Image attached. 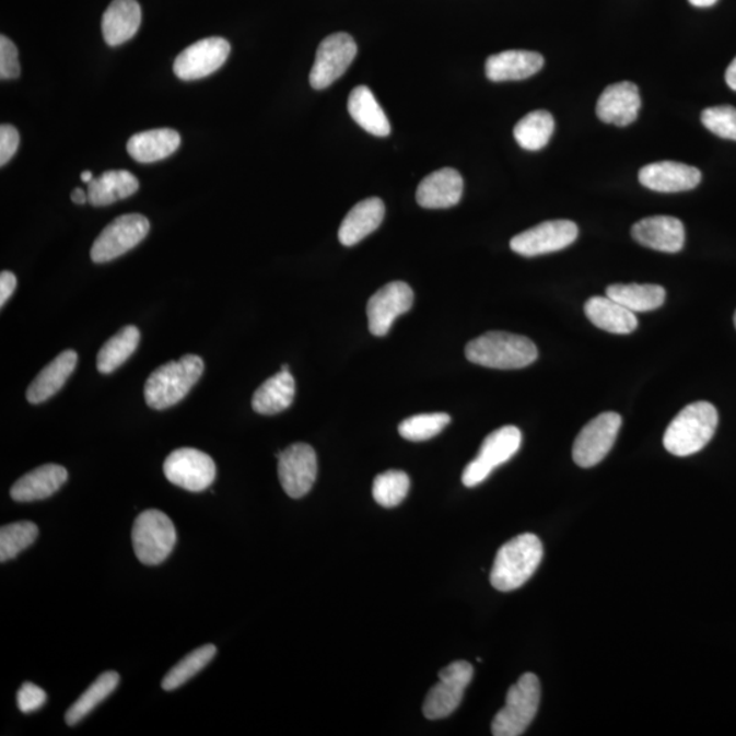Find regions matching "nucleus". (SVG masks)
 I'll return each mask as SVG.
<instances>
[{
	"label": "nucleus",
	"instance_id": "nucleus-24",
	"mask_svg": "<svg viewBox=\"0 0 736 736\" xmlns=\"http://www.w3.org/2000/svg\"><path fill=\"white\" fill-rule=\"evenodd\" d=\"M141 19V5L137 0H114L103 15L105 43L110 47H118L129 42L140 30Z\"/></svg>",
	"mask_w": 736,
	"mask_h": 736
},
{
	"label": "nucleus",
	"instance_id": "nucleus-15",
	"mask_svg": "<svg viewBox=\"0 0 736 736\" xmlns=\"http://www.w3.org/2000/svg\"><path fill=\"white\" fill-rule=\"evenodd\" d=\"M231 44L223 37L202 38L178 55L174 62V73L182 81L205 79L226 62Z\"/></svg>",
	"mask_w": 736,
	"mask_h": 736
},
{
	"label": "nucleus",
	"instance_id": "nucleus-33",
	"mask_svg": "<svg viewBox=\"0 0 736 736\" xmlns=\"http://www.w3.org/2000/svg\"><path fill=\"white\" fill-rule=\"evenodd\" d=\"M556 120L549 110H534L514 127V138L525 151H540L551 140Z\"/></svg>",
	"mask_w": 736,
	"mask_h": 736
},
{
	"label": "nucleus",
	"instance_id": "nucleus-23",
	"mask_svg": "<svg viewBox=\"0 0 736 736\" xmlns=\"http://www.w3.org/2000/svg\"><path fill=\"white\" fill-rule=\"evenodd\" d=\"M385 218V205L379 198H367L359 202L342 220L339 241L342 246L351 247L379 229Z\"/></svg>",
	"mask_w": 736,
	"mask_h": 736
},
{
	"label": "nucleus",
	"instance_id": "nucleus-19",
	"mask_svg": "<svg viewBox=\"0 0 736 736\" xmlns=\"http://www.w3.org/2000/svg\"><path fill=\"white\" fill-rule=\"evenodd\" d=\"M699 168L677 162H658L640 170V184L657 192H680L693 190L700 185Z\"/></svg>",
	"mask_w": 736,
	"mask_h": 736
},
{
	"label": "nucleus",
	"instance_id": "nucleus-28",
	"mask_svg": "<svg viewBox=\"0 0 736 736\" xmlns=\"http://www.w3.org/2000/svg\"><path fill=\"white\" fill-rule=\"evenodd\" d=\"M140 188L135 175L125 170L105 171L87 185V197L93 207H107L136 194Z\"/></svg>",
	"mask_w": 736,
	"mask_h": 736
},
{
	"label": "nucleus",
	"instance_id": "nucleus-47",
	"mask_svg": "<svg viewBox=\"0 0 736 736\" xmlns=\"http://www.w3.org/2000/svg\"><path fill=\"white\" fill-rule=\"evenodd\" d=\"M81 179L82 182H85L86 185H90L93 180V174L91 171H84V173L81 174Z\"/></svg>",
	"mask_w": 736,
	"mask_h": 736
},
{
	"label": "nucleus",
	"instance_id": "nucleus-1",
	"mask_svg": "<svg viewBox=\"0 0 736 736\" xmlns=\"http://www.w3.org/2000/svg\"><path fill=\"white\" fill-rule=\"evenodd\" d=\"M544 552V545L534 534L509 540L496 552L490 573L491 585L501 592L522 588L538 570Z\"/></svg>",
	"mask_w": 736,
	"mask_h": 736
},
{
	"label": "nucleus",
	"instance_id": "nucleus-27",
	"mask_svg": "<svg viewBox=\"0 0 736 736\" xmlns=\"http://www.w3.org/2000/svg\"><path fill=\"white\" fill-rule=\"evenodd\" d=\"M180 141L179 132L171 129L138 132L127 142V152L138 163H156L178 151Z\"/></svg>",
	"mask_w": 736,
	"mask_h": 736
},
{
	"label": "nucleus",
	"instance_id": "nucleus-40",
	"mask_svg": "<svg viewBox=\"0 0 736 736\" xmlns=\"http://www.w3.org/2000/svg\"><path fill=\"white\" fill-rule=\"evenodd\" d=\"M20 73L19 49L9 37H0V79L15 80Z\"/></svg>",
	"mask_w": 736,
	"mask_h": 736
},
{
	"label": "nucleus",
	"instance_id": "nucleus-45",
	"mask_svg": "<svg viewBox=\"0 0 736 736\" xmlns=\"http://www.w3.org/2000/svg\"><path fill=\"white\" fill-rule=\"evenodd\" d=\"M71 201L77 205H84L90 202V197H87V191L82 190V188L77 187L73 192H71Z\"/></svg>",
	"mask_w": 736,
	"mask_h": 736
},
{
	"label": "nucleus",
	"instance_id": "nucleus-12",
	"mask_svg": "<svg viewBox=\"0 0 736 736\" xmlns=\"http://www.w3.org/2000/svg\"><path fill=\"white\" fill-rule=\"evenodd\" d=\"M579 237V226L569 220L546 221L522 232L511 241V248L523 257H538L561 252Z\"/></svg>",
	"mask_w": 736,
	"mask_h": 736
},
{
	"label": "nucleus",
	"instance_id": "nucleus-35",
	"mask_svg": "<svg viewBox=\"0 0 736 736\" xmlns=\"http://www.w3.org/2000/svg\"><path fill=\"white\" fill-rule=\"evenodd\" d=\"M215 653H218V650H215V646L212 644L203 645L198 647V650L188 653L184 661L176 664V666L165 675L162 684L163 689L165 691H171L184 686L213 661Z\"/></svg>",
	"mask_w": 736,
	"mask_h": 736
},
{
	"label": "nucleus",
	"instance_id": "nucleus-21",
	"mask_svg": "<svg viewBox=\"0 0 736 736\" xmlns=\"http://www.w3.org/2000/svg\"><path fill=\"white\" fill-rule=\"evenodd\" d=\"M69 474L62 465L47 464L42 465L32 472L22 476L11 487L10 495L16 502H35L47 500V498L60 490Z\"/></svg>",
	"mask_w": 736,
	"mask_h": 736
},
{
	"label": "nucleus",
	"instance_id": "nucleus-39",
	"mask_svg": "<svg viewBox=\"0 0 736 736\" xmlns=\"http://www.w3.org/2000/svg\"><path fill=\"white\" fill-rule=\"evenodd\" d=\"M701 121L713 135L736 141V108L732 105H719L702 110Z\"/></svg>",
	"mask_w": 736,
	"mask_h": 736
},
{
	"label": "nucleus",
	"instance_id": "nucleus-29",
	"mask_svg": "<svg viewBox=\"0 0 736 736\" xmlns=\"http://www.w3.org/2000/svg\"><path fill=\"white\" fill-rule=\"evenodd\" d=\"M295 379L290 371H280L258 387L253 396V409L261 414H277L292 406Z\"/></svg>",
	"mask_w": 736,
	"mask_h": 736
},
{
	"label": "nucleus",
	"instance_id": "nucleus-4",
	"mask_svg": "<svg viewBox=\"0 0 736 736\" xmlns=\"http://www.w3.org/2000/svg\"><path fill=\"white\" fill-rule=\"evenodd\" d=\"M203 367L201 358L185 355L154 370L145 384L148 406L156 411L176 406L201 378Z\"/></svg>",
	"mask_w": 736,
	"mask_h": 736
},
{
	"label": "nucleus",
	"instance_id": "nucleus-37",
	"mask_svg": "<svg viewBox=\"0 0 736 736\" xmlns=\"http://www.w3.org/2000/svg\"><path fill=\"white\" fill-rule=\"evenodd\" d=\"M38 536L36 524L20 522L0 529V561L8 562L35 544Z\"/></svg>",
	"mask_w": 736,
	"mask_h": 736
},
{
	"label": "nucleus",
	"instance_id": "nucleus-22",
	"mask_svg": "<svg viewBox=\"0 0 736 736\" xmlns=\"http://www.w3.org/2000/svg\"><path fill=\"white\" fill-rule=\"evenodd\" d=\"M544 66L545 58L540 54L511 49L487 59L486 75L492 82L522 81L538 73Z\"/></svg>",
	"mask_w": 736,
	"mask_h": 736
},
{
	"label": "nucleus",
	"instance_id": "nucleus-49",
	"mask_svg": "<svg viewBox=\"0 0 736 736\" xmlns=\"http://www.w3.org/2000/svg\"><path fill=\"white\" fill-rule=\"evenodd\" d=\"M734 324H735V328H736V312H735V315H734Z\"/></svg>",
	"mask_w": 736,
	"mask_h": 736
},
{
	"label": "nucleus",
	"instance_id": "nucleus-5",
	"mask_svg": "<svg viewBox=\"0 0 736 736\" xmlns=\"http://www.w3.org/2000/svg\"><path fill=\"white\" fill-rule=\"evenodd\" d=\"M540 682L533 673L522 675L507 691L506 704L491 724L494 736H519L534 722L540 704Z\"/></svg>",
	"mask_w": 736,
	"mask_h": 736
},
{
	"label": "nucleus",
	"instance_id": "nucleus-48",
	"mask_svg": "<svg viewBox=\"0 0 736 736\" xmlns=\"http://www.w3.org/2000/svg\"><path fill=\"white\" fill-rule=\"evenodd\" d=\"M280 371H290V366L288 364H282V367Z\"/></svg>",
	"mask_w": 736,
	"mask_h": 736
},
{
	"label": "nucleus",
	"instance_id": "nucleus-31",
	"mask_svg": "<svg viewBox=\"0 0 736 736\" xmlns=\"http://www.w3.org/2000/svg\"><path fill=\"white\" fill-rule=\"evenodd\" d=\"M607 296L633 313H647L662 307L666 290L656 284H614L607 288Z\"/></svg>",
	"mask_w": 736,
	"mask_h": 736
},
{
	"label": "nucleus",
	"instance_id": "nucleus-8",
	"mask_svg": "<svg viewBox=\"0 0 736 736\" xmlns=\"http://www.w3.org/2000/svg\"><path fill=\"white\" fill-rule=\"evenodd\" d=\"M149 230L151 224L145 215L138 213L120 215L105 226L94 241L91 250L92 261L105 264L124 256L145 240Z\"/></svg>",
	"mask_w": 736,
	"mask_h": 736
},
{
	"label": "nucleus",
	"instance_id": "nucleus-10",
	"mask_svg": "<svg viewBox=\"0 0 736 736\" xmlns=\"http://www.w3.org/2000/svg\"><path fill=\"white\" fill-rule=\"evenodd\" d=\"M622 428L621 414L605 412L585 425L573 445V460L581 468H592L605 460Z\"/></svg>",
	"mask_w": 736,
	"mask_h": 736
},
{
	"label": "nucleus",
	"instance_id": "nucleus-26",
	"mask_svg": "<svg viewBox=\"0 0 736 736\" xmlns=\"http://www.w3.org/2000/svg\"><path fill=\"white\" fill-rule=\"evenodd\" d=\"M79 355L75 351H65L54 359L48 366L42 370L31 386L27 387L26 398L31 404H42L57 395L62 389L66 381L73 374Z\"/></svg>",
	"mask_w": 736,
	"mask_h": 736
},
{
	"label": "nucleus",
	"instance_id": "nucleus-13",
	"mask_svg": "<svg viewBox=\"0 0 736 736\" xmlns=\"http://www.w3.org/2000/svg\"><path fill=\"white\" fill-rule=\"evenodd\" d=\"M164 475L171 483L191 492L209 489L215 479V464L207 453L182 447L164 463Z\"/></svg>",
	"mask_w": 736,
	"mask_h": 736
},
{
	"label": "nucleus",
	"instance_id": "nucleus-44",
	"mask_svg": "<svg viewBox=\"0 0 736 736\" xmlns=\"http://www.w3.org/2000/svg\"><path fill=\"white\" fill-rule=\"evenodd\" d=\"M726 82L727 85L736 92V58L733 60L732 65L728 66L726 71Z\"/></svg>",
	"mask_w": 736,
	"mask_h": 736
},
{
	"label": "nucleus",
	"instance_id": "nucleus-43",
	"mask_svg": "<svg viewBox=\"0 0 736 736\" xmlns=\"http://www.w3.org/2000/svg\"><path fill=\"white\" fill-rule=\"evenodd\" d=\"M15 288L16 277L14 273L9 272V270H3V272L0 273V306L4 307L5 302L13 295Z\"/></svg>",
	"mask_w": 736,
	"mask_h": 736
},
{
	"label": "nucleus",
	"instance_id": "nucleus-32",
	"mask_svg": "<svg viewBox=\"0 0 736 736\" xmlns=\"http://www.w3.org/2000/svg\"><path fill=\"white\" fill-rule=\"evenodd\" d=\"M140 330L136 326H125L118 334L105 342L97 355V370L102 374L114 373L119 369L140 344Z\"/></svg>",
	"mask_w": 736,
	"mask_h": 736
},
{
	"label": "nucleus",
	"instance_id": "nucleus-14",
	"mask_svg": "<svg viewBox=\"0 0 736 736\" xmlns=\"http://www.w3.org/2000/svg\"><path fill=\"white\" fill-rule=\"evenodd\" d=\"M279 479L288 496L299 500L313 489L318 474L317 455L307 444H293L277 453Z\"/></svg>",
	"mask_w": 736,
	"mask_h": 736
},
{
	"label": "nucleus",
	"instance_id": "nucleus-25",
	"mask_svg": "<svg viewBox=\"0 0 736 736\" xmlns=\"http://www.w3.org/2000/svg\"><path fill=\"white\" fill-rule=\"evenodd\" d=\"M585 315L596 328L612 335H630L639 326L633 312L608 296L591 297L585 303Z\"/></svg>",
	"mask_w": 736,
	"mask_h": 736
},
{
	"label": "nucleus",
	"instance_id": "nucleus-42",
	"mask_svg": "<svg viewBox=\"0 0 736 736\" xmlns=\"http://www.w3.org/2000/svg\"><path fill=\"white\" fill-rule=\"evenodd\" d=\"M20 147V132L14 126L0 127V165H5L13 159Z\"/></svg>",
	"mask_w": 736,
	"mask_h": 736
},
{
	"label": "nucleus",
	"instance_id": "nucleus-2",
	"mask_svg": "<svg viewBox=\"0 0 736 736\" xmlns=\"http://www.w3.org/2000/svg\"><path fill=\"white\" fill-rule=\"evenodd\" d=\"M538 348L525 336L489 331L465 347V357L479 366L496 370H517L538 359Z\"/></svg>",
	"mask_w": 736,
	"mask_h": 736
},
{
	"label": "nucleus",
	"instance_id": "nucleus-36",
	"mask_svg": "<svg viewBox=\"0 0 736 736\" xmlns=\"http://www.w3.org/2000/svg\"><path fill=\"white\" fill-rule=\"evenodd\" d=\"M411 480L402 470H387L376 476L373 484V496L382 507L392 509L406 500Z\"/></svg>",
	"mask_w": 736,
	"mask_h": 736
},
{
	"label": "nucleus",
	"instance_id": "nucleus-7",
	"mask_svg": "<svg viewBox=\"0 0 736 736\" xmlns=\"http://www.w3.org/2000/svg\"><path fill=\"white\" fill-rule=\"evenodd\" d=\"M523 434L514 425H505L486 436L480 446L479 455L465 467L463 484L465 487L479 486L489 478L498 467L507 463L522 447Z\"/></svg>",
	"mask_w": 736,
	"mask_h": 736
},
{
	"label": "nucleus",
	"instance_id": "nucleus-16",
	"mask_svg": "<svg viewBox=\"0 0 736 736\" xmlns=\"http://www.w3.org/2000/svg\"><path fill=\"white\" fill-rule=\"evenodd\" d=\"M413 291L404 281H393L381 288L367 303L369 328L374 336L389 334L393 323L412 308Z\"/></svg>",
	"mask_w": 736,
	"mask_h": 736
},
{
	"label": "nucleus",
	"instance_id": "nucleus-41",
	"mask_svg": "<svg viewBox=\"0 0 736 736\" xmlns=\"http://www.w3.org/2000/svg\"><path fill=\"white\" fill-rule=\"evenodd\" d=\"M16 702L22 713H32L40 710L47 702V693L38 686L26 682L21 686Z\"/></svg>",
	"mask_w": 736,
	"mask_h": 736
},
{
	"label": "nucleus",
	"instance_id": "nucleus-30",
	"mask_svg": "<svg viewBox=\"0 0 736 736\" xmlns=\"http://www.w3.org/2000/svg\"><path fill=\"white\" fill-rule=\"evenodd\" d=\"M348 113L362 129L375 137L390 135V124L384 109L367 86H358L348 98Z\"/></svg>",
	"mask_w": 736,
	"mask_h": 736
},
{
	"label": "nucleus",
	"instance_id": "nucleus-17",
	"mask_svg": "<svg viewBox=\"0 0 736 736\" xmlns=\"http://www.w3.org/2000/svg\"><path fill=\"white\" fill-rule=\"evenodd\" d=\"M641 96L639 86L622 81L607 86L597 100L596 114L607 125L624 127L639 118Z\"/></svg>",
	"mask_w": 736,
	"mask_h": 736
},
{
	"label": "nucleus",
	"instance_id": "nucleus-34",
	"mask_svg": "<svg viewBox=\"0 0 736 736\" xmlns=\"http://www.w3.org/2000/svg\"><path fill=\"white\" fill-rule=\"evenodd\" d=\"M118 673L108 671L100 675L96 682L92 684L90 689H87L85 693L70 706L68 713H66V723H68V726H75V724L84 721L100 702H103L110 693H114V690L118 688Z\"/></svg>",
	"mask_w": 736,
	"mask_h": 736
},
{
	"label": "nucleus",
	"instance_id": "nucleus-6",
	"mask_svg": "<svg viewBox=\"0 0 736 736\" xmlns=\"http://www.w3.org/2000/svg\"><path fill=\"white\" fill-rule=\"evenodd\" d=\"M176 545V529L167 514L142 512L132 527V547L140 562L154 566L170 557Z\"/></svg>",
	"mask_w": 736,
	"mask_h": 736
},
{
	"label": "nucleus",
	"instance_id": "nucleus-46",
	"mask_svg": "<svg viewBox=\"0 0 736 736\" xmlns=\"http://www.w3.org/2000/svg\"><path fill=\"white\" fill-rule=\"evenodd\" d=\"M689 2L696 5V8H711L717 0H689Z\"/></svg>",
	"mask_w": 736,
	"mask_h": 736
},
{
	"label": "nucleus",
	"instance_id": "nucleus-3",
	"mask_svg": "<svg viewBox=\"0 0 736 736\" xmlns=\"http://www.w3.org/2000/svg\"><path fill=\"white\" fill-rule=\"evenodd\" d=\"M717 424L719 414L711 402L690 404L669 423L663 439L664 447L677 457L696 455L710 444Z\"/></svg>",
	"mask_w": 736,
	"mask_h": 736
},
{
	"label": "nucleus",
	"instance_id": "nucleus-38",
	"mask_svg": "<svg viewBox=\"0 0 736 736\" xmlns=\"http://www.w3.org/2000/svg\"><path fill=\"white\" fill-rule=\"evenodd\" d=\"M447 413H423L404 420L398 425V433L408 441L422 442L434 439L451 423Z\"/></svg>",
	"mask_w": 736,
	"mask_h": 736
},
{
	"label": "nucleus",
	"instance_id": "nucleus-9",
	"mask_svg": "<svg viewBox=\"0 0 736 736\" xmlns=\"http://www.w3.org/2000/svg\"><path fill=\"white\" fill-rule=\"evenodd\" d=\"M357 55V43L348 33H335L324 38L309 71V85L317 91L326 90L346 73Z\"/></svg>",
	"mask_w": 736,
	"mask_h": 736
},
{
	"label": "nucleus",
	"instance_id": "nucleus-20",
	"mask_svg": "<svg viewBox=\"0 0 736 736\" xmlns=\"http://www.w3.org/2000/svg\"><path fill=\"white\" fill-rule=\"evenodd\" d=\"M463 176L453 168H442L420 182L417 201L425 209L456 207L463 197Z\"/></svg>",
	"mask_w": 736,
	"mask_h": 736
},
{
	"label": "nucleus",
	"instance_id": "nucleus-18",
	"mask_svg": "<svg viewBox=\"0 0 736 736\" xmlns=\"http://www.w3.org/2000/svg\"><path fill=\"white\" fill-rule=\"evenodd\" d=\"M632 235L640 245L669 254L682 250L686 240L682 221L671 215L643 219L633 225Z\"/></svg>",
	"mask_w": 736,
	"mask_h": 736
},
{
	"label": "nucleus",
	"instance_id": "nucleus-11",
	"mask_svg": "<svg viewBox=\"0 0 736 736\" xmlns=\"http://www.w3.org/2000/svg\"><path fill=\"white\" fill-rule=\"evenodd\" d=\"M474 677V667L468 662H455L441 669L440 682L425 697L423 713L430 721L451 716L460 706L465 689Z\"/></svg>",
	"mask_w": 736,
	"mask_h": 736
}]
</instances>
